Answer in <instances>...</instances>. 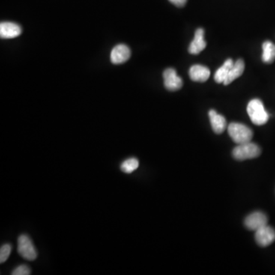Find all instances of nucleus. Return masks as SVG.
Returning <instances> with one entry per match:
<instances>
[{
    "mask_svg": "<svg viewBox=\"0 0 275 275\" xmlns=\"http://www.w3.org/2000/svg\"><path fill=\"white\" fill-rule=\"evenodd\" d=\"M267 217L262 212L251 213L245 219V225L249 230L257 231L267 225Z\"/></svg>",
    "mask_w": 275,
    "mask_h": 275,
    "instance_id": "7",
    "label": "nucleus"
},
{
    "mask_svg": "<svg viewBox=\"0 0 275 275\" xmlns=\"http://www.w3.org/2000/svg\"><path fill=\"white\" fill-rule=\"evenodd\" d=\"M209 118L215 133L221 134L225 131L226 128V120L223 115L217 113L214 109H210L209 111Z\"/></svg>",
    "mask_w": 275,
    "mask_h": 275,
    "instance_id": "12",
    "label": "nucleus"
},
{
    "mask_svg": "<svg viewBox=\"0 0 275 275\" xmlns=\"http://www.w3.org/2000/svg\"><path fill=\"white\" fill-rule=\"evenodd\" d=\"M164 84L170 91H177L183 86V81L174 68H168L164 71Z\"/></svg>",
    "mask_w": 275,
    "mask_h": 275,
    "instance_id": "6",
    "label": "nucleus"
},
{
    "mask_svg": "<svg viewBox=\"0 0 275 275\" xmlns=\"http://www.w3.org/2000/svg\"><path fill=\"white\" fill-rule=\"evenodd\" d=\"M173 5L177 7H183L187 4V0H169Z\"/></svg>",
    "mask_w": 275,
    "mask_h": 275,
    "instance_id": "19",
    "label": "nucleus"
},
{
    "mask_svg": "<svg viewBox=\"0 0 275 275\" xmlns=\"http://www.w3.org/2000/svg\"><path fill=\"white\" fill-rule=\"evenodd\" d=\"M190 79L195 82H205L210 76V69L201 64L192 66L189 70Z\"/></svg>",
    "mask_w": 275,
    "mask_h": 275,
    "instance_id": "11",
    "label": "nucleus"
},
{
    "mask_svg": "<svg viewBox=\"0 0 275 275\" xmlns=\"http://www.w3.org/2000/svg\"><path fill=\"white\" fill-rule=\"evenodd\" d=\"M233 64L234 61L230 58H228L219 68L217 69L214 74V80L217 84H222V83L223 84Z\"/></svg>",
    "mask_w": 275,
    "mask_h": 275,
    "instance_id": "14",
    "label": "nucleus"
},
{
    "mask_svg": "<svg viewBox=\"0 0 275 275\" xmlns=\"http://www.w3.org/2000/svg\"><path fill=\"white\" fill-rule=\"evenodd\" d=\"M247 112L251 121L256 126H263L268 121L269 115L259 99H253L247 106Z\"/></svg>",
    "mask_w": 275,
    "mask_h": 275,
    "instance_id": "2",
    "label": "nucleus"
},
{
    "mask_svg": "<svg viewBox=\"0 0 275 275\" xmlns=\"http://www.w3.org/2000/svg\"><path fill=\"white\" fill-rule=\"evenodd\" d=\"M207 47V42L204 40V30L202 28H198L195 31L194 38L189 46V53L198 55Z\"/></svg>",
    "mask_w": 275,
    "mask_h": 275,
    "instance_id": "9",
    "label": "nucleus"
},
{
    "mask_svg": "<svg viewBox=\"0 0 275 275\" xmlns=\"http://www.w3.org/2000/svg\"><path fill=\"white\" fill-rule=\"evenodd\" d=\"M18 252L22 258L28 261H34L37 257L32 241L26 235H21L18 239Z\"/></svg>",
    "mask_w": 275,
    "mask_h": 275,
    "instance_id": "4",
    "label": "nucleus"
},
{
    "mask_svg": "<svg viewBox=\"0 0 275 275\" xmlns=\"http://www.w3.org/2000/svg\"><path fill=\"white\" fill-rule=\"evenodd\" d=\"M228 133L237 145L251 142L253 137V132L250 128L239 123H232L228 125Z\"/></svg>",
    "mask_w": 275,
    "mask_h": 275,
    "instance_id": "1",
    "label": "nucleus"
},
{
    "mask_svg": "<svg viewBox=\"0 0 275 275\" xmlns=\"http://www.w3.org/2000/svg\"><path fill=\"white\" fill-rule=\"evenodd\" d=\"M22 34V28L17 24L5 22L0 24V36L2 38H15Z\"/></svg>",
    "mask_w": 275,
    "mask_h": 275,
    "instance_id": "10",
    "label": "nucleus"
},
{
    "mask_svg": "<svg viewBox=\"0 0 275 275\" xmlns=\"http://www.w3.org/2000/svg\"><path fill=\"white\" fill-rule=\"evenodd\" d=\"M139 160L135 159V158H132V159H129L127 160L124 161L122 163L120 168H121L123 172L126 173V174H131V173L133 172L137 168H139Z\"/></svg>",
    "mask_w": 275,
    "mask_h": 275,
    "instance_id": "16",
    "label": "nucleus"
},
{
    "mask_svg": "<svg viewBox=\"0 0 275 275\" xmlns=\"http://www.w3.org/2000/svg\"><path fill=\"white\" fill-rule=\"evenodd\" d=\"M261 153V148L257 144L249 142L237 145L232 151V156L237 160L245 161L258 158Z\"/></svg>",
    "mask_w": 275,
    "mask_h": 275,
    "instance_id": "3",
    "label": "nucleus"
},
{
    "mask_svg": "<svg viewBox=\"0 0 275 275\" xmlns=\"http://www.w3.org/2000/svg\"><path fill=\"white\" fill-rule=\"evenodd\" d=\"M30 273H31V270L28 266L25 265V264L19 265L12 272L13 275H29Z\"/></svg>",
    "mask_w": 275,
    "mask_h": 275,
    "instance_id": "18",
    "label": "nucleus"
},
{
    "mask_svg": "<svg viewBox=\"0 0 275 275\" xmlns=\"http://www.w3.org/2000/svg\"><path fill=\"white\" fill-rule=\"evenodd\" d=\"M131 56V51L127 45L120 44L116 45L110 54V59L112 64H120L127 61Z\"/></svg>",
    "mask_w": 275,
    "mask_h": 275,
    "instance_id": "8",
    "label": "nucleus"
},
{
    "mask_svg": "<svg viewBox=\"0 0 275 275\" xmlns=\"http://www.w3.org/2000/svg\"><path fill=\"white\" fill-rule=\"evenodd\" d=\"M262 61L265 64H271L275 60V45L270 41H266L262 45Z\"/></svg>",
    "mask_w": 275,
    "mask_h": 275,
    "instance_id": "15",
    "label": "nucleus"
},
{
    "mask_svg": "<svg viewBox=\"0 0 275 275\" xmlns=\"http://www.w3.org/2000/svg\"><path fill=\"white\" fill-rule=\"evenodd\" d=\"M245 70V63L243 59H239L238 61L234 62L233 66L232 68L229 70L228 76H227L226 79L223 82L224 85H228L231 83L233 82L235 79L240 77Z\"/></svg>",
    "mask_w": 275,
    "mask_h": 275,
    "instance_id": "13",
    "label": "nucleus"
},
{
    "mask_svg": "<svg viewBox=\"0 0 275 275\" xmlns=\"http://www.w3.org/2000/svg\"><path fill=\"white\" fill-rule=\"evenodd\" d=\"M12 252V246L10 244H5L0 249V262L7 261Z\"/></svg>",
    "mask_w": 275,
    "mask_h": 275,
    "instance_id": "17",
    "label": "nucleus"
},
{
    "mask_svg": "<svg viewBox=\"0 0 275 275\" xmlns=\"http://www.w3.org/2000/svg\"><path fill=\"white\" fill-rule=\"evenodd\" d=\"M255 241L261 247H267L274 242L275 230L269 225H264L262 228L255 231Z\"/></svg>",
    "mask_w": 275,
    "mask_h": 275,
    "instance_id": "5",
    "label": "nucleus"
}]
</instances>
